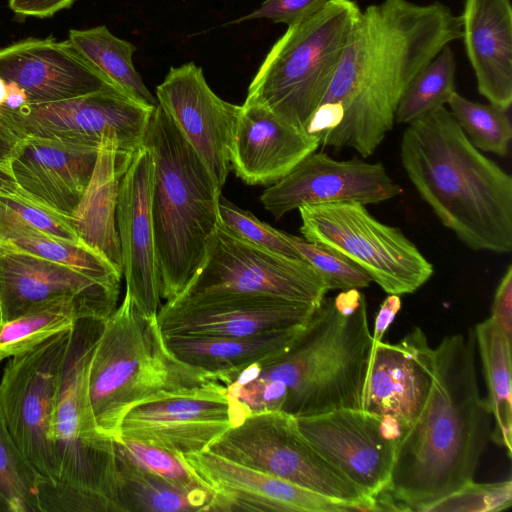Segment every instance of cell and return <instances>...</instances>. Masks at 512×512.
<instances>
[{"mask_svg": "<svg viewBox=\"0 0 512 512\" xmlns=\"http://www.w3.org/2000/svg\"><path fill=\"white\" fill-rule=\"evenodd\" d=\"M461 38L460 16L443 3L383 0L367 6L322 102L341 104L343 120L320 145L371 156L393 128L410 82L442 48Z\"/></svg>", "mask_w": 512, "mask_h": 512, "instance_id": "6da1fadb", "label": "cell"}, {"mask_svg": "<svg viewBox=\"0 0 512 512\" xmlns=\"http://www.w3.org/2000/svg\"><path fill=\"white\" fill-rule=\"evenodd\" d=\"M300 232L360 266L388 294H409L433 275V265L397 227L374 218L358 202L303 205Z\"/></svg>", "mask_w": 512, "mask_h": 512, "instance_id": "9c48e42d", "label": "cell"}, {"mask_svg": "<svg viewBox=\"0 0 512 512\" xmlns=\"http://www.w3.org/2000/svg\"><path fill=\"white\" fill-rule=\"evenodd\" d=\"M72 329L62 331L7 363L0 409L17 446L46 481L59 477L52 423Z\"/></svg>", "mask_w": 512, "mask_h": 512, "instance_id": "8fae6325", "label": "cell"}, {"mask_svg": "<svg viewBox=\"0 0 512 512\" xmlns=\"http://www.w3.org/2000/svg\"><path fill=\"white\" fill-rule=\"evenodd\" d=\"M220 223L239 238L276 254L304 260L284 238L282 231L260 221L251 212L241 209L222 195L219 199Z\"/></svg>", "mask_w": 512, "mask_h": 512, "instance_id": "ab89813d", "label": "cell"}, {"mask_svg": "<svg viewBox=\"0 0 512 512\" xmlns=\"http://www.w3.org/2000/svg\"><path fill=\"white\" fill-rule=\"evenodd\" d=\"M157 103L171 118L222 189L241 106L224 101L193 62L171 67L156 87Z\"/></svg>", "mask_w": 512, "mask_h": 512, "instance_id": "e0dca14e", "label": "cell"}, {"mask_svg": "<svg viewBox=\"0 0 512 512\" xmlns=\"http://www.w3.org/2000/svg\"><path fill=\"white\" fill-rule=\"evenodd\" d=\"M400 159L420 197L468 248L512 251V176L470 142L449 110L408 124Z\"/></svg>", "mask_w": 512, "mask_h": 512, "instance_id": "3957f363", "label": "cell"}, {"mask_svg": "<svg viewBox=\"0 0 512 512\" xmlns=\"http://www.w3.org/2000/svg\"><path fill=\"white\" fill-rule=\"evenodd\" d=\"M512 504V481H471L425 507L422 512H499Z\"/></svg>", "mask_w": 512, "mask_h": 512, "instance_id": "60d3db41", "label": "cell"}, {"mask_svg": "<svg viewBox=\"0 0 512 512\" xmlns=\"http://www.w3.org/2000/svg\"><path fill=\"white\" fill-rule=\"evenodd\" d=\"M434 374L435 350L421 328L394 344L381 341L372 348L361 408L378 416L398 445L420 416Z\"/></svg>", "mask_w": 512, "mask_h": 512, "instance_id": "2e32d148", "label": "cell"}, {"mask_svg": "<svg viewBox=\"0 0 512 512\" xmlns=\"http://www.w3.org/2000/svg\"><path fill=\"white\" fill-rule=\"evenodd\" d=\"M206 489L187 491L152 474L115 449L113 502L116 512L207 511Z\"/></svg>", "mask_w": 512, "mask_h": 512, "instance_id": "f1b7e54d", "label": "cell"}, {"mask_svg": "<svg viewBox=\"0 0 512 512\" xmlns=\"http://www.w3.org/2000/svg\"><path fill=\"white\" fill-rule=\"evenodd\" d=\"M344 117V109L338 103H322L312 115L306 131L320 139L326 133L337 128Z\"/></svg>", "mask_w": 512, "mask_h": 512, "instance_id": "f6af8a7d", "label": "cell"}, {"mask_svg": "<svg viewBox=\"0 0 512 512\" xmlns=\"http://www.w3.org/2000/svg\"><path fill=\"white\" fill-rule=\"evenodd\" d=\"M282 234L300 256L323 276L329 290L362 289L373 282L366 271L335 250L286 232Z\"/></svg>", "mask_w": 512, "mask_h": 512, "instance_id": "74e56055", "label": "cell"}, {"mask_svg": "<svg viewBox=\"0 0 512 512\" xmlns=\"http://www.w3.org/2000/svg\"><path fill=\"white\" fill-rule=\"evenodd\" d=\"M239 424L226 386L211 381L189 392L133 407L121 422L118 438L184 455L207 450Z\"/></svg>", "mask_w": 512, "mask_h": 512, "instance_id": "9a60e30c", "label": "cell"}, {"mask_svg": "<svg viewBox=\"0 0 512 512\" xmlns=\"http://www.w3.org/2000/svg\"><path fill=\"white\" fill-rule=\"evenodd\" d=\"M6 97V82L0 78V106L4 104Z\"/></svg>", "mask_w": 512, "mask_h": 512, "instance_id": "681fc988", "label": "cell"}, {"mask_svg": "<svg viewBox=\"0 0 512 512\" xmlns=\"http://www.w3.org/2000/svg\"><path fill=\"white\" fill-rule=\"evenodd\" d=\"M329 0H265L251 13L234 20L240 23L254 19H269L287 27L321 10Z\"/></svg>", "mask_w": 512, "mask_h": 512, "instance_id": "b9f144b4", "label": "cell"}, {"mask_svg": "<svg viewBox=\"0 0 512 512\" xmlns=\"http://www.w3.org/2000/svg\"><path fill=\"white\" fill-rule=\"evenodd\" d=\"M402 307V301L399 295L389 294L378 310L374 322L372 334V348L383 340V337L396 315Z\"/></svg>", "mask_w": 512, "mask_h": 512, "instance_id": "bcb514c9", "label": "cell"}, {"mask_svg": "<svg viewBox=\"0 0 512 512\" xmlns=\"http://www.w3.org/2000/svg\"><path fill=\"white\" fill-rule=\"evenodd\" d=\"M67 40L80 56L117 89L144 105H157V100L134 67L133 54L136 47L132 43L116 37L104 25L72 29Z\"/></svg>", "mask_w": 512, "mask_h": 512, "instance_id": "f546056e", "label": "cell"}, {"mask_svg": "<svg viewBox=\"0 0 512 512\" xmlns=\"http://www.w3.org/2000/svg\"><path fill=\"white\" fill-rule=\"evenodd\" d=\"M213 291L265 294L318 306L330 290L307 261L249 243L219 223L198 271L180 295Z\"/></svg>", "mask_w": 512, "mask_h": 512, "instance_id": "4fadbf2b", "label": "cell"}, {"mask_svg": "<svg viewBox=\"0 0 512 512\" xmlns=\"http://www.w3.org/2000/svg\"><path fill=\"white\" fill-rule=\"evenodd\" d=\"M117 152V137L113 134L102 135L91 178L71 218L80 240L106 258L123 275L116 225L121 179L116 162Z\"/></svg>", "mask_w": 512, "mask_h": 512, "instance_id": "4316f807", "label": "cell"}, {"mask_svg": "<svg viewBox=\"0 0 512 512\" xmlns=\"http://www.w3.org/2000/svg\"><path fill=\"white\" fill-rule=\"evenodd\" d=\"M238 464L329 497L375 511L364 496L303 437L296 418L283 411L251 414L207 449Z\"/></svg>", "mask_w": 512, "mask_h": 512, "instance_id": "30bf717a", "label": "cell"}, {"mask_svg": "<svg viewBox=\"0 0 512 512\" xmlns=\"http://www.w3.org/2000/svg\"><path fill=\"white\" fill-rule=\"evenodd\" d=\"M13 181L11 178H9L1 169L0 165V187L7 184L8 182Z\"/></svg>", "mask_w": 512, "mask_h": 512, "instance_id": "f907efd6", "label": "cell"}, {"mask_svg": "<svg viewBox=\"0 0 512 512\" xmlns=\"http://www.w3.org/2000/svg\"><path fill=\"white\" fill-rule=\"evenodd\" d=\"M475 342L481 356L488 389V404L494 418L491 439L512 454L511 343L489 317L476 325Z\"/></svg>", "mask_w": 512, "mask_h": 512, "instance_id": "4dcf8cb0", "label": "cell"}, {"mask_svg": "<svg viewBox=\"0 0 512 512\" xmlns=\"http://www.w3.org/2000/svg\"><path fill=\"white\" fill-rule=\"evenodd\" d=\"M462 39L478 92L508 111L512 104V6L509 0H465Z\"/></svg>", "mask_w": 512, "mask_h": 512, "instance_id": "484cf974", "label": "cell"}, {"mask_svg": "<svg viewBox=\"0 0 512 512\" xmlns=\"http://www.w3.org/2000/svg\"><path fill=\"white\" fill-rule=\"evenodd\" d=\"M456 61L449 45L410 82L395 115L398 123L410 124L444 107L455 89Z\"/></svg>", "mask_w": 512, "mask_h": 512, "instance_id": "836d02e7", "label": "cell"}, {"mask_svg": "<svg viewBox=\"0 0 512 512\" xmlns=\"http://www.w3.org/2000/svg\"><path fill=\"white\" fill-rule=\"evenodd\" d=\"M320 146L316 135L300 131L266 108L241 105L231 148V169L249 185H272Z\"/></svg>", "mask_w": 512, "mask_h": 512, "instance_id": "d4e9b609", "label": "cell"}, {"mask_svg": "<svg viewBox=\"0 0 512 512\" xmlns=\"http://www.w3.org/2000/svg\"><path fill=\"white\" fill-rule=\"evenodd\" d=\"M118 295L119 287L0 242L2 323L60 299L79 300L105 320L116 309Z\"/></svg>", "mask_w": 512, "mask_h": 512, "instance_id": "7402d4cb", "label": "cell"}, {"mask_svg": "<svg viewBox=\"0 0 512 512\" xmlns=\"http://www.w3.org/2000/svg\"><path fill=\"white\" fill-rule=\"evenodd\" d=\"M371 352L365 296L348 289L325 297L285 351L253 363V379L283 384L295 418L361 408Z\"/></svg>", "mask_w": 512, "mask_h": 512, "instance_id": "277c9868", "label": "cell"}, {"mask_svg": "<svg viewBox=\"0 0 512 512\" xmlns=\"http://www.w3.org/2000/svg\"><path fill=\"white\" fill-rule=\"evenodd\" d=\"M0 242H7L30 254L120 288L122 274L106 258L82 242L53 238L19 225H0Z\"/></svg>", "mask_w": 512, "mask_h": 512, "instance_id": "d6a6232c", "label": "cell"}, {"mask_svg": "<svg viewBox=\"0 0 512 512\" xmlns=\"http://www.w3.org/2000/svg\"><path fill=\"white\" fill-rule=\"evenodd\" d=\"M490 318L512 344V265L509 264L502 276L492 304Z\"/></svg>", "mask_w": 512, "mask_h": 512, "instance_id": "7bdbcfd3", "label": "cell"}, {"mask_svg": "<svg viewBox=\"0 0 512 512\" xmlns=\"http://www.w3.org/2000/svg\"><path fill=\"white\" fill-rule=\"evenodd\" d=\"M296 421L309 444L364 496L373 498L385 489L397 445L384 433L378 416L343 408Z\"/></svg>", "mask_w": 512, "mask_h": 512, "instance_id": "d6986e66", "label": "cell"}, {"mask_svg": "<svg viewBox=\"0 0 512 512\" xmlns=\"http://www.w3.org/2000/svg\"><path fill=\"white\" fill-rule=\"evenodd\" d=\"M474 331L442 339L434 382L411 429L398 443L383 491L398 511L425 507L473 481L491 437V410L480 395Z\"/></svg>", "mask_w": 512, "mask_h": 512, "instance_id": "7a4b0ae2", "label": "cell"}, {"mask_svg": "<svg viewBox=\"0 0 512 512\" xmlns=\"http://www.w3.org/2000/svg\"><path fill=\"white\" fill-rule=\"evenodd\" d=\"M305 325L253 336H164L169 351L182 362L218 379L285 351ZM219 382V381H218Z\"/></svg>", "mask_w": 512, "mask_h": 512, "instance_id": "83f0119b", "label": "cell"}, {"mask_svg": "<svg viewBox=\"0 0 512 512\" xmlns=\"http://www.w3.org/2000/svg\"><path fill=\"white\" fill-rule=\"evenodd\" d=\"M0 225L24 226L53 238L82 242L73 226L71 216L38 203L13 181L0 187Z\"/></svg>", "mask_w": 512, "mask_h": 512, "instance_id": "8d00e7d4", "label": "cell"}, {"mask_svg": "<svg viewBox=\"0 0 512 512\" xmlns=\"http://www.w3.org/2000/svg\"><path fill=\"white\" fill-rule=\"evenodd\" d=\"M75 0H9L10 9L23 17L46 18L70 7Z\"/></svg>", "mask_w": 512, "mask_h": 512, "instance_id": "ee69618b", "label": "cell"}, {"mask_svg": "<svg viewBox=\"0 0 512 512\" xmlns=\"http://www.w3.org/2000/svg\"><path fill=\"white\" fill-rule=\"evenodd\" d=\"M28 103L26 92L14 82H6V97L2 107L17 110Z\"/></svg>", "mask_w": 512, "mask_h": 512, "instance_id": "7dc6e473", "label": "cell"}, {"mask_svg": "<svg viewBox=\"0 0 512 512\" xmlns=\"http://www.w3.org/2000/svg\"><path fill=\"white\" fill-rule=\"evenodd\" d=\"M215 377L177 359L157 315H143L125 293L103 321L87 370V393L97 431L113 440L133 407L189 392Z\"/></svg>", "mask_w": 512, "mask_h": 512, "instance_id": "8992f818", "label": "cell"}, {"mask_svg": "<svg viewBox=\"0 0 512 512\" xmlns=\"http://www.w3.org/2000/svg\"><path fill=\"white\" fill-rule=\"evenodd\" d=\"M154 162L142 144L119 182L116 225L126 292L145 316L161 307L151 197Z\"/></svg>", "mask_w": 512, "mask_h": 512, "instance_id": "603a6c76", "label": "cell"}, {"mask_svg": "<svg viewBox=\"0 0 512 512\" xmlns=\"http://www.w3.org/2000/svg\"><path fill=\"white\" fill-rule=\"evenodd\" d=\"M0 78L20 86L28 103L55 102L117 89L68 40L53 38H29L1 48Z\"/></svg>", "mask_w": 512, "mask_h": 512, "instance_id": "cb8c5ba5", "label": "cell"}, {"mask_svg": "<svg viewBox=\"0 0 512 512\" xmlns=\"http://www.w3.org/2000/svg\"><path fill=\"white\" fill-rule=\"evenodd\" d=\"M361 11L354 0H329L315 14L289 26L258 68L244 103L262 106L307 132Z\"/></svg>", "mask_w": 512, "mask_h": 512, "instance_id": "52a82bcc", "label": "cell"}, {"mask_svg": "<svg viewBox=\"0 0 512 512\" xmlns=\"http://www.w3.org/2000/svg\"><path fill=\"white\" fill-rule=\"evenodd\" d=\"M211 494L209 512H353L360 505L238 464L208 450L179 455Z\"/></svg>", "mask_w": 512, "mask_h": 512, "instance_id": "ac0fdd59", "label": "cell"}, {"mask_svg": "<svg viewBox=\"0 0 512 512\" xmlns=\"http://www.w3.org/2000/svg\"><path fill=\"white\" fill-rule=\"evenodd\" d=\"M470 142L480 151L505 157L512 139V124L506 110L470 101L454 92L447 103Z\"/></svg>", "mask_w": 512, "mask_h": 512, "instance_id": "d590c367", "label": "cell"}, {"mask_svg": "<svg viewBox=\"0 0 512 512\" xmlns=\"http://www.w3.org/2000/svg\"><path fill=\"white\" fill-rule=\"evenodd\" d=\"M155 106L144 105L117 89H104L48 103H26L17 110L0 106V136L11 146L24 136L118 139L116 162L121 176L142 146Z\"/></svg>", "mask_w": 512, "mask_h": 512, "instance_id": "7c38bea8", "label": "cell"}, {"mask_svg": "<svg viewBox=\"0 0 512 512\" xmlns=\"http://www.w3.org/2000/svg\"><path fill=\"white\" fill-rule=\"evenodd\" d=\"M10 148H11V146L0 136V165H1V169H2L3 163L5 162V160L8 156Z\"/></svg>", "mask_w": 512, "mask_h": 512, "instance_id": "c3c4849f", "label": "cell"}, {"mask_svg": "<svg viewBox=\"0 0 512 512\" xmlns=\"http://www.w3.org/2000/svg\"><path fill=\"white\" fill-rule=\"evenodd\" d=\"M82 318L104 320L79 300L60 299L3 322L0 325V361L25 353L50 337L72 329Z\"/></svg>", "mask_w": 512, "mask_h": 512, "instance_id": "1f68e13d", "label": "cell"}, {"mask_svg": "<svg viewBox=\"0 0 512 512\" xmlns=\"http://www.w3.org/2000/svg\"><path fill=\"white\" fill-rule=\"evenodd\" d=\"M142 144L154 162L151 215L159 294L167 302L184 291L205 257L220 223L221 188L158 103Z\"/></svg>", "mask_w": 512, "mask_h": 512, "instance_id": "5b68a950", "label": "cell"}, {"mask_svg": "<svg viewBox=\"0 0 512 512\" xmlns=\"http://www.w3.org/2000/svg\"><path fill=\"white\" fill-rule=\"evenodd\" d=\"M114 444L134 464L176 487L187 491L206 489L179 455L133 440L118 438Z\"/></svg>", "mask_w": 512, "mask_h": 512, "instance_id": "f35d334b", "label": "cell"}, {"mask_svg": "<svg viewBox=\"0 0 512 512\" xmlns=\"http://www.w3.org/2000/svg\"><path fill=\"white\" fill-rule=\"evenodd\" d=\"M40 478L14 441L0 409V512H41Z\"/></svg>", "mask_w": 512, "mask_h": 512, "instance_id": "e575fe53", "label": "cell"}, {"mask_svg": "<svg viewBox=\"0 0 512 512\" xmlns=\"http://www.w3.org/2000/svg\"><path fill=\"white\" fill-rule=\"evenodd\" d=\"M103 321L82 318L72 328L52 423L59 467L54 483L86 496L97 512H116L115 444L97 431L87 393L89 359Z\"/></svg>", "mask_w": 512, "mask_h": 512, "instance_id": "ba28073f", "label": "cell"}, {"mask_svg": "<svg viewBox=\"0 0 512 512\" xmlns=\"http://www.w3.org/2000/svg\"><path fill=\"white\" fill-rule=\"evenodd\" d=\"M316 307L265 294L213 291L167 301L157 320L164 336H253L305 325Z\"/></svg>", "mask_w": 512, "mask_h": 512, "instance_id": "5bb4252c", "label": "cell"}, {"mask_svg": "<svg viewBox=\"0 0 512 512\" xmlns=\"http://www.w3.org/2000/svg\"><path fill=\"white\" fill-rule=\"evenodd\" d=\"M1 323H2V318H1V311H0V325H1Z\"/></svg>", "mask_w": 512, "mask_h": 512, "instance_id": "816d5d0a", "label": "cell"}, {"mask_svg": "<svg viewBox=\"0 0 512 512\" xmlns=\"http://www.w3.org/2000/svg\"><path fill=\"white\" fill-rule=\"evenodd\" d=\"M98 141L24 136L10 148L2 169L28 196L71 216L91 178Z\"/></svg>", "mask_w": 512, "mask_h": 512, "instance_id": "44dd1931", "label": "cell"}, {"mask_svg": "<svg viewBox=\"0 0 512 512\" xmlns=\"http://www.w3.org/2000/svg\"><path fill=\"white\" fill-rule=\"evenodd\" d=\"M401 193L381 163L359 158L338 161L312 152L260 196L264 208L278 220L303 205L330 202L379 204Z\"/></svg>", "mask_w": 512, "mask_h": 512, "instance_id": "ffe728a7", "label": "cell"}]
</instances>
